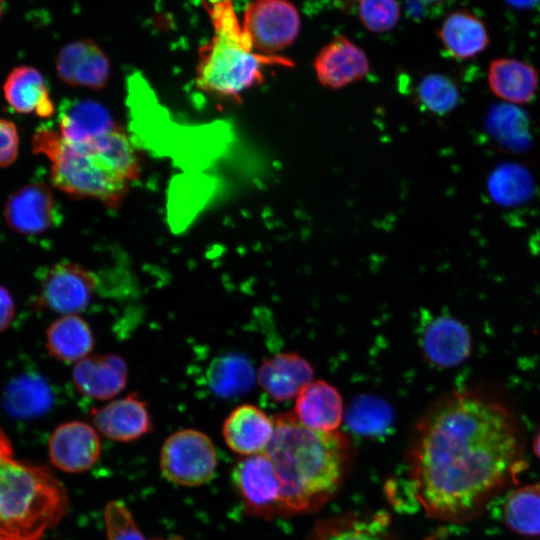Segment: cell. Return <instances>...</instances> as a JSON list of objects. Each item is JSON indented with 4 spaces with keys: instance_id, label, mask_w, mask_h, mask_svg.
I'll return each mask as SVG.
<instances>
[{
    "instance_id": "obj_1",
    "label": "cell",
    "mask_w": 540,
    "mask_h": 540,
    "mask_svg": "<svg viewBox=\"0 0 540 540\" xmlns=\"http://www.w3.org/2000/svg\"><path fill=\"white\" fill-rule=\"evenodd\" d=\"M409 461L412 491L426 513L462 523L478 516L525 469L523 437L500 400L456 390L418 421Z\"/></svg>"
},
{
    "instance_id": "obj_2",
    "label": "cell",
    "mask_w": 540,
    "mask_h": 540,
    "mask_svg": "<svg viewBox=\"0 0 540 540\" xmlns=\"http://www.w3.org/2000/svg\"><path fill=\"white\" fill-rule=\"evenodd\" d=\"M274 433L264 451L279 484L280 514L315 510L339 489L351 445L340 431H318L301 424L293 412L274 415Z\"/></svg>"
},
{
    "instance_id": "obj_3",
    "label": "cell",
    "mask_w": 540,
    "mask_h": 540,
    "mask_svg": "<svg viewBox=\"0 0 540 540\" xmlns=\"http://www.w3.org/2000/svg\"><path fill=\"white\" fill-rule=\"evenodd\" d=\"M32 151L51 162L52 184L75 198H92L118 208L140 175L137 155L120 128L86 143H72L53 129L40 128Z\"/></svg>"
},
{
    "instance_id": "obj_4",
    "label": "cell",
    "mask_w": 540,
    "mask_h": 540,
    "mask_svg": "<svg viewBox=\"0 0 540 540\" xmlns=\"http://www.w3.org/2000/svg\"><path fill=\"white\" fill-rule=\"evenodd\" d=\"M68 509V495L47 468L20 461L0 428V540H41Z\"/></svg>"
},
{
    "instance_id": "obj_5",
    "label": "cell",
    "mask_w": 540,
    "mask_h": 540,
    "mask_svg": "<svg viewBox=\"0 0 540 540\" xmlns=\"http://www.w3.org/2000/svg\"><path fill=\"white\" fill-rule=\"evenodd\" d=\"M203 3L213 25V35L199 49L195 82L200 90L239 99L243 92L262 81L264 65L291 66L288 59L254 50L231 0H203Z\"/></svg>"
},
{
    "instance_id": "obj_6",
    "label": "cell",
    "mask_w": 540,
    "mask_h": 540,
    "mask_svg": "<svg viewBox=\"0 0 540 540\" xmlns=\"http://www.w3.org/2000/svg\"><path fill=\"white\" fill-rule=\"evenodd\" d=\"M217 460L215 446L206 434L195 429H182L164 441L159 466L168 481L198 487L213 478Z\"/></svg>"
},
{
    "instance_id": "obj_7",
    "label": "cell",
    "mask_w": 540,
    "mask_h": 540,
    "mask_svg": "<svg viewBox=\"0 0 540 540\" xmlns=\"http://www.w3.org/2000/svg\"><path fill=\"white\" fill-rule=\"evenodd\" d=\"M98 285L94 272L74 262H57L40 274L35 306L61 315L78 314L88 307Z\"/></svg>"
},
{
    "instance_id": "obj_8",
    "label": "cell",
    "mask_w": 540,
    "mask_h": 540,
    "mask_svg": "<svg viewBox=\"0 0 540 540\" xmlns=\"http://www.w3.org/2000/svg\"><path fill=\"white\" fill-rule=\"evenodd\" d=\"M242 27L256 52L273 55L297 38L300 16L288 0H255L245 11Z\"/></svg>"
},
{
    "instance_id": "obj_9",
    "label": "cell",
    "mask_w": 540,
    "mask_h": 540,
    "mask_svg": "<svg viewBox=\"0 0 540 540\" xmlns=\"http://www.w3.org/2000/svg\"><path fill=\"white\" fill-rule=\"evenodd\" d=\"M232 482L248 512L267 518L280 514L279 484L266 453L242 457L233 468Z\"/></svg>"
},
{
    "instance_id": "obj_10",
    "label": "cell",
    "mask_w": 540,
    "mask_h": 540,
    "mask_svg": "<svg viewBox=\"0 0 540 540\" xmlns=\"http://www.w3.org/2000/svg\"><path fill=\"white\" fill-rule=\"evenodd\" d=\"M100 454L101 442L96 429L83 421L60 424L48 441L51 463L66 473H81L91 469Z\"/></svg>"
},
{
    "instance_id": "obj_11",
    "label": "cell",
    "mask_w": 540,
    "mask_h": 540,
    "mask_svg": "<svg viewBox=\"0 0 540 540\" xmlns=\"http://www.w3.org/2000/svg\"><path fill=\"white\" fill-rule=\"evenodd\" d=\"M56 215L53 194L41 182H31L16 189L4 204L6 224L22 235L46 232L56 222Z\"/></svg>"
},
{
    "instance_id": "obj_12",
    "label": "cell",
    "mask_w": 540,
    "mask_h": 540,
    "mask_svg": "<svg viewBox=\"0 0 540 540\" xmlns=\"http://www.w3.org/2000/svg\"><path fill=\"white\" fill-rule=\"evenodd\" d=\"M91 419L98 432L118 442L134 441L153 429L147 403L136 393L93 409Z\"/></svg>"
},
{
    "instance_id": "obj_13",
    "label": "cell",
    "mask_w": 540,
    "mask_h": 540,
    "mask_svg": "<svg viewBox=\"0 0 540 540\" xmlns=\"http://www.w3.org/2000/svg\"><path fill=\"white\" fill-rule=\"evenodd\" d=\"M72 382L82 395L110 400L120 394L128 382L125 360L116 354L89 355L75 363Z\"/></svg>"
},
{
    "instance_id": "obj_14",
    "label": "cell",
    "mask_w": 540,
    "mask_h": 540,
    "mask_svg": "<svg viewBox=\"0 0 540 540\" xmlns=\"http://www.w3.org/2000/svg\"><path fill=\"white\" fill-rule=\"evenodd\" d=\"M56 70L69 85L102 89L110 76V64L105 53L90 39L69 43L56 57Z\"/></svg>"
},
{
    "instance_id": "obj_15",
    "label": "cell",
    "mask_w": 540,
    "mask_h": 540,
    "mask_svg": "<svg viewBox=\"0 0 540 540\" xmlns=\"http://www.w3.org/2000/svg\"><path fill=\"white\" fill-rule=\"evenodd\" d=\"M421 347L428 361L440 367H454L464 362L472 350L468 328L450 316H436L424 327Z\"/></svg>"
},
{
    "instance_id": "obj_16",
    "label": "cell",
    "mask_w": 540,
    "mask_h": 540,
    "mask_svg": "<svg viewBox=\"0 0 540 540\" xmlns=\"http://www.w3.org/2000/svg\"><path fill=\"white\" fill-rule=\"evenodd\" d=\"M314 69L323 86L339 89L365 77L369 62L362 49L338 36L320 50Z\"/></svg>"
},
{
    "instance_id": "obj_17",
    "label": "cell",
    "mask_w": 540,
    "mask_h": 540,
    "mask_svg": "<svg viewBox=\"0 0 540 540\" xmlns=\"http://www.w3.org/2000/svg\"><path fill=\"white\" fill-rule=\"evenodd\" d=\"M273 433V418L253 404L233 409L222 426L226 445L242 457L263 453Z\"/></svg>"
},
{
    "instance_id": "obj_18",
    "label": "cell",
    "mask_w": 540,
    "mask_h": 540,
    "mask_svg": "<svg viewBox=\"0 0 540 540\" xmlns=\"http://www.w3.org/2000/svg\"><path fill=\"white\" fill-rule=\"evenodd\" d=\"M314 369L301 355L282 352L259 367L257 380L261 388L276 401L296 398L300 391L313 381Z\"/></svg>"
},
{
    "instance_id": "obj_19",
    "label": "cell",
    "mask_w": 540,
    "mask_h": 540,
    "mask_svg": "<svg viewBox=\"0 0 540 540\" xmlns=\"http://www.w3.org/2000/svg\"><path fill=\"white\" fill-rule=\"evenodd\" d=\"M59 133L72 143H86L120 129L110 112L90 99L65 100L59 107Z\"/></svg>"
},
{
    "instance_id": "obj_20",
    "label": "cell",
    "mask_w": 540,
    "mask_h": 540,
    "mask_svg": "<svg viewBox=\"0 0 540 540\" xmlns=\"http://www.w3.org/2000/svg\"><path fill=\"white\" fill-rule=\"evenodd\" d=\"M293 413L310 429L337 431L343 419V399L332 384L313 380L295 398Z\"/></svg>"
},
{
    "instance_id": "obj_21",
    "label": "cell",
    "mask_w": 540,
    "mask_h": 540,
    "mask_svg": "<svg viewBox=\"0 0 540 540\" xmlns=\"http://www.w3.org/2000/svg\"><path fill=\"white\" fill-rule=\"evenodd\" d=\"M438 37L444 50L457 60L478 56L490 43L485 23L468 10L450 13L441 24Z\"/></svg>"
},
{
    "instance_id": "obj_22",
    "label": "cell",
    "mask_w": 540,
    "mask_h": 540,
    "mask_svg": "<svg viewBox=\"0 0 540 540\" xmlns=\"http://www.w3.org/2000/svg\"><path fill=\"white\" fill-rule=\"evenodd\" d=\"M539 74L531 64L515 58H497L488 67V84L498 98L511 104L529 103L535 96Z\"/></svg>"
},
{
    "instance_id": "obj_23",
    "label": "cell",
    "mask_w": 540,
    "mask_h": 540,
    "mask_svg": "<svg viewBox=\"0 0 540 540\" xmlns=\"http://www.w3.org/2000/svg\"><path fill=\"white\" fill-rule=\"evenodd\" d=\"M95 338L88 322L78 314L61 315L45 332L49 355L65 363L78 362L89 356Z\"/></svg>"
},
{
    "instance_id": "obj_24",
    "label": "cell",
    "mask_w": 540,
    "mask_h": 540,
    "mask_svg": "<svg viewBox=\"0 0 540 540\" xmlns=\"http://www.w3.org/2000/svg\"><path fill=\"white\" fill-rule=\"evenodd\" d=\"M3 91L7 102L19 113L35 112L40 117L54 113L46 82L33 67L14 68L4 82Z\"/></svg>"
},
{
    "instance_id": "obj_25",
    "label": "cell",
    "mask_w": 540,
    "mask_h": 540,
    "mask_svg": "<svg viewBox=\"0 0 540 540\" xmlns=\"http://www.w3.org/2000/svg\"><path fill=\"white\" fill-rule=\"evenodd\" d=\"M503 521L514 533L540 536V482L516 488L503 505Z\"/></svg>"
},
{
    "instance_id": "obj_26",
    "label": "cell",
    "mask_w": 540,
    "mask_h": 540,
    "mask_svg": "<svg viewBox=\"0 0 540 540\" xmlns=\"http://www.w3.org/2000/svg\"><path fill=\"white\" fill-rule=\"evenodd\" d=\"M312 540H396L389 530L388 517H342L320 524Z\"/></svg>"
},
{
    "instance_id": "obj_27",
    "label": "cell",
    "mask_w": 540,
    "mask_h": 540,
    "mask_svg": "<svg viewBox=\"0 0 540 540\" xmlns=\"http://www.w3.org/2000/svg\"><path fill=\"white\" fill-rule=\"evenodd\" d=\"M486 128L491 137L508 151H523L530 143L527 115L514 104L493 106L487 115Z\"/></svg>"
},
{
    "instance_id": "obj_28",
    "label": "cell",
    "mask_w": 540,
    "mask_h": 540,
    "mask_svg": "<svg viewBox=\"0 0 540 540\" xmlns=\"http://www.w3.org/2000/svg\"><path fill=\"white\" fill-rule=\"evenodd\" d=\"M487 189L494 202L511 207L522 204L531 197L534 183L531 174L522 165L504 163L490 174Z\"/></svg>"
},
{
    "instance_id": "obj_29",
    "label": "cell",
    "mask_w": 540,
    "mask_h": 540,
    "mask_svg": "<svg viewBox=\"0 0 540 540\" xmlns=\"http://www.w3.org/2000/svg\"><path fill=\"white\" fill-rule=\"evenodd\" d=\"M208 384L219 397L244 393L253 381V369L246 358L230 354L215 358L207 370Z\"/></svg>"
},
{
    "instance_id": "obj_30",
    "label": "cell",
    "mask_w": 540,
    "mask_h": 540,
    "mask_svg": "<svg viewBox=\"0 0 540 540\" xmlns=\"http://www.w3.org/2000/svg\"><path fill=\"white\" fill-rule=\"evenodd\" d=\"M51 393L45 382L36 377H22L11 384L5 398L7 410L17 417H31L45 411Z\"/></svg>"
},
{
    "instance_id": "obj_31",
    "label": "cell",
    "mask_w": 540,
    "mask_h": 540,
    "mask_svg": "<svg viewBox=\"0 0 540 540\" xmlns=\"http://www.w3.org/2000/svg\"><path fill=\"white\" fill-rule=\"evenodd\" d=\"M416 92L420 105L439 116L451 112L459 102L457 86L449 77L441 74L422 77Z\"/></svg>"
},
{
    "instance_id": "obj_32",
    "label": "cell",
    "mask_w": 540,
    "mask_h": 540,
    "mask_svg": "<svg viewBox=\"0 0 540 540\" xmlns=\"http://www.w3.org/2000/svg\"><path fill=\"white\" fill-rule=\"evenodd\" d=\"M104 522L107 540H148L138 528L130 510L121 501L112 500L107 503Z\"/></svg>"
},
{
    "instance_id": "obj_33",
    "label": "cell",
    "mask_w": 540,
    "mask_h": 540,
    "mask_svg": "<svg viewBox=\"0 0 540 540\" xmlns=\"http://www.w3.org/2000/svg\"><path fill=\"white\" fill-rule=\"evenodd\" d=\"M400 16L396 0H359L358 17L370 31L381 33L393 29Z\"/></svg>"
},
{
    "instance_id": "obj_34",
    "label": "cell",
    "mask_w": 540,
    "mask_h": 540,
    "mask_svg": "<svg viewBox=\"0 0 540 540\" xmlns=\"http://www.w3.org/2000/svg\"><path fill=\"white\" fill-rule=\"evenodd\" d=\"M19 136L15 124L0 119V167L11 165L17 158Z\"/></svg>"
},
{
    "instance_id": "obj_35",
    "label": "cell",
    "mask_w": 540,
    "mask_h": 540,
    "mask_svg": "<svg viewBox=\"0 0 540 540\" xmlns=\"http://www.w3.org/2000/svg\"><path fill=\"white\" fill-rule=\"evenodd\" d=\"M15 311L16 306L11 293L0 285V333L11 325Z\"/></svg>"
},
{
    "instance_id": "obj_36",
    "label": "cell",
    "mask_w": 540,
    "mask_h": 540,
    "mask_svg": "<svg viewBox=\"0 0 540 540\" xmlns=\"http://www.w3.org/2000/svg\"><path fill=\"white\" fill-rule=\"evenodd\" d=\"M509 5L519 8L526 9L531 8L536 5L540 0H505Z\"/></svg>"
},
{
    "instance_id": "obj_37",
    "label": "cell",
    "mask_w": 540,
    "mask_h": 540,
    "mask_svg": "<svg viewBox=\"0 0 540 540\" xmlns=\"http://www.w3.org/2000/svg\"><path fill=\"white\" fill-rule=\"evenodd\" d=\"M446 0H411V4H418L417 8L420 7H437L444 4Z\"/></svg>"
},
{
    "instance_id": "obj_38",
    "label": "cell",
    "mask_w": 540,
    "mask_h": 540,
    "mask_svg": "<svg viewBox=\"0 0 540 540\" xmlns=\"http://www.w3.org/2000/svg\"><path fill=\"white\" fill-rule=\"evenodd\" d=\"M533 449H534L535 454L540 459V429L538 430V432H537V434H536V436L534 438Z\"/></svg>"
},
{
    "instance_id": "obj_39",
    "label": "cell",
    "mask_w": 540,
    "mask_h": 540,
    "mask_svg": "<svg viewBox=\"0 0 540 540\" xmlns=\"http://www.w3.org/2000/svg\"><path fill=\"white\" fill-rule=\"evenodd\" d=\"M163 540H185V539L181 536H172V537H169L168 539H163Z\"/></svg>"
},
{
    "instance_id": "obj_40",
    "label": "cell",
    "mask_w": 540,
    "mask_h": 540,
    "mask_svg": "<svg viewBox=\"0 0 540 540\" xmlns=\"http://www.w3.org/2000/svg\"><path fill=\"white\" fill-rule=\"evenodd\" d=\"M2 0H0V19H1V15H2Z\"/></svg>"
}]
</instances>
